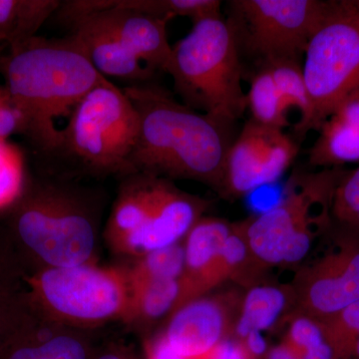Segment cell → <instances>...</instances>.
Masks as SVG:
<instances>
[{
    "label": "cell",
    "instance_id": "cell-1",
    "mask_svg": "<svg viewBox=\"0 0 359 359\" xmlns=\"http://www.w3.org/2000/svg\"><path fill=\"white\" fill-rule=\"evenodd\" d=\"M123 91L140 122L129 158L133 173L199 182L221 195L233 125L187 107L149 82L129 85Z\"/></svg>",
    "mask_w": 359,
    "mask_h": 359
},
{
    "label": "cell",
    "instance_id": "cell-2",
    "mask_svg": "<svg viewBox=\"0 0 359 359\" xmlns=\"http://www.w3.org/2000/svg\"><path fill=\"white\" fill-rule=\"evenodd\" d=\"M50 173L25 180L2 238L28 275L95 263L101 204L95 193Z\"/></svg>",
    "mask_w": 359,
    "mask_h": 359
},
{
    "label": "cell",
    "instance_id": "cell-3",
    "mask_svg": "<svg viewBox=\"0 0 359 359\" xmlns=\"http://www.w3.org/2000/svg\"><path fill=\"white\" fill-rule=\"evenodd\" d=\"M11 100L25 116V135L49 158L60 136L56 119L75 106L104 77L74 37H33L11 50L1 65Z\"/></svg>",
    "mask_w": 359,
    "mask_h": 359
},
{
    "label": "cell",
    "instance_id": "cell-4",
    "mask_svg": "<svg viewBox=\"0 0 359 359\" xmlns=\"http://www.w3.org/2000/svg\"><path fill=\"white\" fill-rule=\"evenodd\" d=\"M139 115L123 89L103 77L79 101L50 159L65 164L63 176L124 178L134 174L129 158L138 138Z\"/></svg>",
    "mask_w": 359,
    "mask_h": 359
},
{
    "label": "cell",
    "instance_id": "cell-5",
    "mask_svg": "<svg viewBox=\"0 0 359 359\" xmlns=\"http://www.w3.org/2000/svg\"><path fill=\"white\" fill-rule=\"evenodd\" d=\"M167 73L191 109L231 125L247 110L244 66L224 15L193 23L191 32L172 46Z\"/></svg>",
    "mask_w": 359,
    "mask_h": 359
},
{
    "label": "cell",
    "instance_id": "cell-6",
    "mask_svg": "<svg viewBox=\"0 0 359 359\" xmlns=\"http://www.w3.org/2000/svg\"><path fill=\"white\" fill-rule=\"evenodd\" d=\"M341 168L297 174L278 205L241 222L252 263L269 266L301 262L314 241L332 226V200Z\"/></svg>",
    "mask_w": 359,
    "mask_h": 359
},
{
    "label": "cell",
    "instance_id": "cell-7",
    "mask_svg": "<svg viewBox=\"0 0 359 359\" xmlns=\"http://www.w3.org/2000/svg\"><path fill=\"white\" fill-rule=\"evenodd\" d=\"M33 304L46 320L82 330L124 318L130 299L125 269L96 263L39 269L27 276Z\"/></svg>",
    "mask_w": 359,
    "mask_h": 359
},
{
    "label": "cell",
    "instance_id": "cell-8",
    "mask_svg": "<svg viewBox=\"0 0 359 359\" xmlns=\"http://www.w3.org/2000/svg\"><path fill=\"white\" fill-rule=\"evenodd\" d=\"M330 4L320 0H231L224 18L235 35L242 63L248 58L259 69L283 61L302 63Z\"/></svg>",
    "mask_w": 359,
    "mask_h": 359
},
{
    "label": "cell",
    "instance_id": "cell-9",
    "mask_svg": "<svg viewBox=\"0 0 359 359\" xmlns=\"http://www.w3.org/2000/svg\"><path fill=\"white\" fill-rule=\"evenodd\" d=\"M318 131L346 97L359 90V0L330 1L302 65Z\"/></svg>",
    "mask_w": 359,
    "mask_h": 359
},
{
    "label": "cell",
    "instance_id": "cell-10",
    "mask_svg": "<svg viewBox=\"0 0 359 359\" xmlns=\"http://www.w3.org/2000/svg\"><path fill=\"white\" fill-rule=\"evenodd\" d=\"M224 219L202 217L184 240L185 259L173 311L228 280H240L250 263L244 237ZM170 314V316H171Z\"/></svg>",
    "mask_w": 359,
    "mask_h": 359
},
{
    "label": "cell",
    "instance_id": "cell-11",
    "mask_svg": "<svg viewBox=\"0 0 359 359\" xmlns=\"http://www.w3.org/2000/svg\"><path fill=\"white\" fill-rule=\"evenodd\" d=\"M339 237L292 285L297 311L321 321L359 301V235L342 229Z\"/></svg>",
    "mask_w": 359,
    "mask_h": 359
},
{
    "label": "cell",
    "instance_id": "cell-12",
    "mask_svg": "<svg viewBox=\"0 0 359 359\" xmlns=\"http://www.w3.org/2000/svg\"><path fill=\"white\" fill-rule=\"evenodd\" d=\"M299 144L282 129L245 123L226 155L222 197L238 199L280 178L299 154Z\"/></svg>",
    "mask_w": 359,
    "mask_h": 359
},
{
    "label": "cell",
    "instance_id": "cell-13",
    "mask_svg": "<svg viewBox=\"0 0 359 359\" xmlns=\"http://www.w3.org/2000/svg\"><path fill=\"white\" fill-rule=\"evenodd\" d=\"M244 294L231 289L205 294L168 318L160 334L180 355L200 358L233 337Z\"/></svg>",
    "mask_w": 359,
    "mask_h": 359
},
{
    "label": "cell",
    "instance_id": "cell-14",
    "mask_svg": "<svg viewBox=\"0 0 359 359\" xmlns=\"http://www.w3.org/2000/svg\"><path fill=\"white\" fill-rule=\"evenodd\" d=\"M209 205V201L184 192L173 181L161 178L148 218L140 230L127 241L122 255L138 257L182 242Z\"/></svg>",
    "mask_w": 359,
    "mask_h": 359
},
{
    "label": "cell",
    "instance_id": "cell-15",
    "mask_svg": "<svg viewBox=\"0 0 359 359\" xmlns=\"http://www.w3.org/2000/svg\"><path fill=\"white\" fill-rule=\"evenodd\" d=\"M105 11L87 16L73 27L87 23L117 40L151 70L167 72L172 53L167 36L168 21L115 6L113 0H105Z\"/></svg>",
    "mask_w": 359,
    "mask_h": 359
},
{
    "label": "cell",
    "instance_id": "cell-16",
    "mask_svg": "<svg viewBox=\"0 0 359 359\" xmlns=\"http://www.w3.org/2000/svg\"><path fill=\"white\" fill-rule=\"evenodd\" d=\"M94 351L89 330L41 316L0 349V359H91Z\"/></svg>",
    "mask_w": 359,
    "mask_h": 359
},
{
    "label": "cell",
    "instance_id": "cell-17",
    "mask_svg": "<svg viewBox=\"0 0 359 359\" xmlns=\"http://www.w3.org/2000/svg\"><path fill=\"white\" fill-rule=\"evenodd\" d=\"M27 271L0 236V349L41 318L32 302Z\"/></svg>",
    "mask_w": 359,
    "mask_h": 359
},
{
    "label": "cell",
    "instance_id": "cell-18",
    "mask_svg": "<svg viewBox=\"0 0 359 359\" xmlns=\"http://www.w3.org/2000/svg\"><path fill=\"white\" fill-rule=\"evenodd\" d=\"M121 180L104 237L113 250L122 255L127 241L140 230L148 218L157 197L161 178L134 173Z\"/></svg>",
    "mask_w": 359,
    "mask_h": 359
},
{
    "label": "cell",
    "instance_id": "cell-19",
    "mask_svg": "<svg viewBox=\"0 0 359 359\" xmlns=\"http://www.w3.org/2000/svg\"><path fill=\"white\" fill-rule=\"evenodd\" d=\"M71 36L81 45L92 65L104 77H114L139 84L147 83L156 74L117 40L87 23L73 27Z\"/></svg>",
    "mask_w": 359,
    "mask_h": 359
},
{
    "label": "cell",
    "instance_id": "cell-20",
    "mask_svg": "<svg viewBox=\"0 0 359 359\" xmlns=\"http://www.w3.org/2000/svg\"><path fill=\"white\" fill-rule=\"evenodd\" d=\"M294 302L292 285H252L243 297L233 339L242 340L252 332H263L273 327Z\"/></svg>",
    "mask_w": 359,
    "mask_h": 359
},
{
    "label": "cell",
    "instance_id": "cell-21",
    "mask_svg": "<svg viewBox=\"0 0 359 359\" xmlns=\"http://www.w3.org/2000/svg\"><path fill=\"white\" fill-rule=\"evenodd\" d=\"M59 4L58 0H0V40L11 50L25 44Z\"/></svg>",
    "mask_w": 359,
    "mask_h": 359
},
{
    "label": "cell",
    "instance_id": "cell-22",
    "mask_svg": "<svg viewBox=\"0 0 359 359\" xmlns=\"http://www.w3.org/2000/svg\"><path fill=\"white\" fill-rule=\"evenodd\" d=\"M318 139L309 151V163L323 169L359 162V130L330 116L318 130Z\"/></svg>",
    "mask_w": 359,
    "mask_h": 359
},
{
    "label": "cell",
    "instance_id": "cell-23",
    "mask_svg": "<svg viewBox=\"0 0 359 359\" xmlns=\"http://www.w3.org/2000/svg\"><path fill=\"white\" fill-rule=\"evenodd\" d=\"M179 295L178 280H163L130 290L123 323L143 332L173 311Z\"/></svg>",
    "mask_w": 359,
    "mask_h": 359
},
{
    "label": "cell",
    "instance_id": "cell-24",
    "mask_svg": "<svg viewBox=\"0 0 359 359\" xmlns=\"http://www.w3.org/2000/svg\"><path fill=\"white\" fill-rule=\"evenodd\" d=\"M266 68L271 72L287 109L295 107L299 111L301 117L294 125V132L299 138L304 139L311 131L313 125V104L304 81L302 63L283 61L273 63Z\"/></svg>",
    "mask_w": 359,
    "mask_h": 359
},
{
    "label": "cell",
    "instance_id": "cell-25",
    "mask_svg": "<svg viewBox=\"0 0 359 359\" xmlns=\"http://www.w3.org/2000/svg\"><path fill=\"white\" fill-rule=\"evenodd\" d=\"M184 240L137 257L133 266L125 269L130 290L147 283L179 280L185 259Z\"/></svg>",
    "mask_w": 359,
    "mask_h": 359
},
{
    "label": "cell",
    "instance_id": "cell-26",
    "mask_svg": "<svg viewBox=\"0 0 359 359\" xmlns=\"http://www.w3.org/2000/svg\"><path fill=\"white\" fill-rule=\"evenodd\" d=\"M247 104L252 113L250 119L254 121L282 130L289 126L287 116L289 109L268 68H259L252 73L247 93Z\"/></svg>",
    "mask_w": 359,
    "mask_h": 359
},
{
    "label": "cell",
    "instance_id": "cell-27",
    "mask_svg": "<svg viewBox=\"0 0 359 359\" xmlns=\"http://www.w3.org/2000/svg\"><path fill=\"white\" fill-rule=\"evenodd\" d=\"M113 4L166 21L184 16L195 23L223 15L219 0H113Z\"/></svg>",
    "mask_w": 359,
    "mask_h": 359
},
{
    "label": "cell",
    "instance_id": "cell-28",
    "mask_svg": "<svg viewBox=\"0 0 359 359\" xmlns=\"http://www.w3.org/2000/svg\"><path fill=\"white\" fill-rule=\"evenodd\" d=\"M332 216L340 228L359 233V167L344 172L337 183Z\"/></svg>",
    "mask_w": 359,
    "mask_h": 359
},
{
    "label": "cell",
    "instance_id": "cell-29",
    "mask_svg": "<svg viewBox=\"0 0 359 359\" xmlns=\"http://www.w3.org/2000/svg\"><path fill=\"white\" fill-rule=\"evenodd\" d=\"M327 339V330L323 321L302 311H295L290 318L289 330L283 340L301 358L309 349L320 346Z\"/></svg>",
    "mask_w": 359,
    "mask_h": 359
},
{
    "label": "cell",
    "instance_id": "cell-30",
    "mask_svg": "<svg viewBox=\"0 0 359 359\" xmlns=\"http://www.w3.org/2000/svg\"><path fill=\"white\" fill-rule=\"evenodd\" d=\"M25 182L20 154L6 142H0V210L18 199Z\"/></svg>",
    "mask_w": 359,
    "mask_h": 359
},
{
    "label": "cell",
    "instance_id": "cell-31",
    "mask_svg": "<svg viewBox=\"0 0 359 359\" xmlns=\"http://www.w3.org/2000/svg\"><path fill=\"white\" fill-rule=\"evenodd\" d=\"M323 323L339 359H346L354 340L359 337V301Z\"/></svg>",
    "mask_w": 359,
    "mask_h": 359
},
{
    "label": "cell",
    "instance_id": "cell-32",
    "mask_svg": "<svg viewBox=\"0 0 359 359\" xmlns=\"http://www.w3.org/2000/svg\"><path fill=\"white\" fill-rule=\"evenodd\" d=\"M25 132V116L8 96L0 102V142H6L11 135Z\"/></svg>",
    "mask_w": 359,
    "mask_h": 359
},
{
    "label": "cell",
    "instance_id": "cell-33",
    "mask_svg": "<svg viewBox=\"0 0 359 359\" xmlns=\"http://www.w3.org/2000/svg\"><path fill=\"white\" fill-rule=\"evenodd\" d=\"M198 359H250L249 354L238 339L231 337L219 344L211 353Z\"/></svg>",
    "mask_w": 359,
    "mask_h": 359
},
{
    "label": "cell",
    "instance_id": "cell-34",
    "mask_svg": "<svg viewBox=\"0 0 359 359\" xmlns=\"http://www.w3.org/2000/svg\"><path fill=\"white\" fill-rule=\"evenodd\" d=\"M342 122L359 130V90L346 97L341 103L337 106L334 114Z\"/></svg>",
    "mask_w": 359,
    "mask_h": 359
},
{
    "label": "cell",
    "instance_id": "cell-35",
    "mask_svg": "<svg viewBox=\"0 0 359 359\" xmlns=\"http://www.w3.org/2000/svg\"><path fill=\"white\" fill-rule=\"evenodd\" d=\"M243 344L250 359H264L268 353V344L263 332H252L244 339L238 340Z\"/></svg>",
    "mask_w": 359,
    "mask_h": 359
},
{
    "label": "cell",
    "instance_id": "cell-36",
    "mask_svg": "<svg viewBox=\"0 0 359 359\" xmlns=\"http://www.w3.org/2000/svg\"><path fill=\"white\" fill-rule=\"evenodd\" d=\"M91 359H139L128 347L120 344H109L95 349Z\"/></svg>",
    "mask_w": 359,
    "mask_h": 359
},
{
    "label": "cell",
    "instance_id": "cell-37",
    "mask_svg": "<svg viewBox=\"0 0 359 359\" xmlns=\"http://www.w3.org/2000/svg\"><path fill=\"white\" fill-rule=\"evenodd\" d=\"M264 359H301V358L285 340H283L278 346L269 349Z\"/></svg>",
    "mask_w": 359,
    "mask_h": 359
},
{
    "label": "cell",
    "instance_id": "cell-38",
    "mask_svg": "<svg viewBox=\"0 0 359 359\" xmlns=\"http://www.w3.org/2000/svg\"><path fill=\"white\" fill-rule=\"evenodd\" d=\"M346 359H359V337L354 340Z\"/></svg>",
    "mask_w": 359,
    "mask_h": 359
},
{
    "label": "cell",
    "instance_id": "cell-39",
    "mask_svg": "<svg viewBox=\"0 0 359 359\" xmlns=\"http://www.w3.org/2000/svg\"><path fill=\"white\" fill-rule=\"evenodd\" d=\"M9 96L8 91H7L6 87L0 86V102L4 99H6Z\"/></svg>",
    "mask_w": 359,
    "mask_h": 359
}]
</instances>
